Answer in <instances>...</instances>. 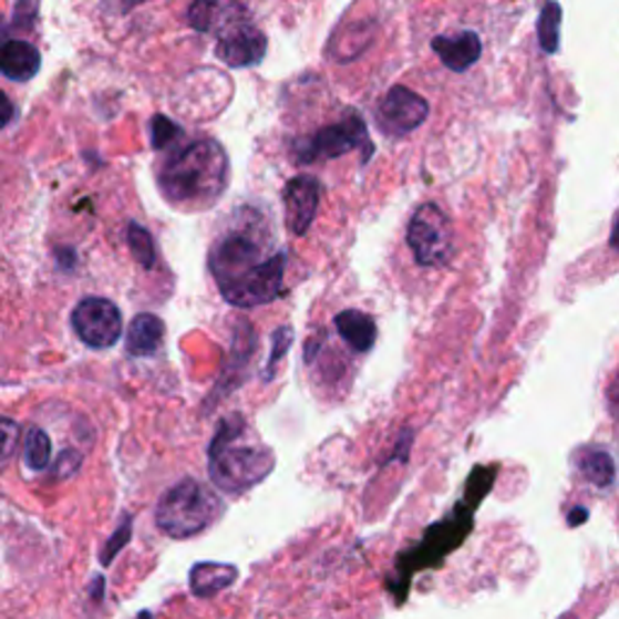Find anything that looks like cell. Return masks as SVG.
I'll return each mask as SVG.
<instances>
[{
	"instance_id": "6da1fadb",
	"label": "cell",
	"mask_w": 619,
	"mask_h": 619,
	"mask_svg": "<svg viewBox=\"0 0 619 619\" xmlns=\"http://www.w3.org/2000/svg\"><path fill=\"white\" fill-rule=\"evenodd\" d=\"M288 255L269 247V235L257 223L233 228L210 249L208 265L220 296L235 308H259L283 296Z\"/></svg>"
},
{
	"instance_id": "7a4b0ae2",
	"label": "cell",
	"mask_w": 619,
	"mask_h": 619,
	"mask_svg": "<svg viewBox=\"0 0 619 619\" xmlns=\"http://www.w3.org/2000/svg\"><path fill=\"white\" fill-rule=\"evenodd\" d=\"M230 163L214 138H199L175 151L157 173V187L175 206L206 208L228 187Z\"/></svg>"
},
{
	"instance_id": "3957f363",
	"label": "cell",
	"mask_w": 619,
	"mask_h": 619,
	"mask_svg": "<svg viewBox=\"0 0 619 619\" xmlns=\"http://www.w3.org/2000/svg\"><path fill=\"white\" fill-rule=\"evenodd\" d=\"M245 433L243 416L220 421L216 439L208 447V474L220 492L240 496L265 482L274 470V453L265 445L240 443Z\"/></svg>"
},
{
	"instance_id": "277c9868",
	"label": "cell",
	"mask_w": 619,
	"mask_h": 619,
	"mask_svg": "<svg viewBox=\"0 0 619 619\" xmlns=\"http://www.w3.org/2000/svg\"><path fill=\"white\" fill-rule=\"evenodd\" d=\"M223 513H226V504L208 484L199 479H182L157 502L155 525L165 537L189 539L216 525Z\"/></svg>"
},
{
	"instance_id": "5b68a950",
	"label": "cell",
	"mask_w": 619,
	"mask_h": 619,
	"mask_svg": "<svg viewBox=\"0 0 619 619\" xmlns=\"http://www.w3.org/2000/svg\"><path fill=\"white\" fill-rule=\"evenodd\" d=\"M453 223L439 204L419 206L406 228V245L421 267H443L453 255Z\"/></svg>"
},
{
	"instance_id": "8992f818",
	"label": "cell",
	"mask_w": 619,
	"mask_h": 619,
	"mask_svg": "<svg viewBox=\"0 0 619 619\" xmlns=\"http://www.w3.org/2000/svg\"><path fill=\"white\" fill-rule=\"evenodd\" d=\"M365 124L359 114H349L344 122L314 131L312 136L296 143L298 163H322L347 155L349 151L365 146Z\"/></svg>"
},
{
	"instance_id": "52a82bcc",
	"label": "cell",
	"mask_w": 619,
	"mask_h": 619,
	"mask_svg": "<svg viewBox=\"0 0 619 619\" xmlns=\"http://www.w3.org/2000/svg\"><path fill=\"white\" fill-rule=\"evenodd\" d=\"M71 322L78 339L90 349H110L122 337V310L112 300L87 296L73 308Z\"/></svg>"
},
{
	"instance_id": "ba28073f",
	"label": "cell",
	"mask_w": 619,
	"mask_h": 619,
	"mask_svg": "<svg viewBox=\"0 0 619 619\" xmlns=\"http://www.w3.org/2000/svg\"><path fill=\"white\" fill-rule=\"evenodd\" d=\"M429 102L416 95L414 90L404 85H394L388 90V95L380 100L375 110V122L385 136H406L416 131L429 116Z\"/></svg>"
},
{
	"instance_id": "9c48e42d",
	"label": "cell",
	"mask_w": 619,
	"mask_h": 619,
	"mask_svg": "<svg viewBox=\"0 0 619 619\" xmlns=\"http://www.w3.org/2000/svg\"><path fill=\"white\" fill-rule=\"evenodd\" d=\"M216 56L230 69H252L267 56V34L252 18L237 22L216 37Z\"/></svg>"
},
{
	"instance_id": "30bf717a",
	"label": "cell",
	"mask_w": 619,
	"mask_h": 619,
	"mask_svg": "<svg viewBox=\"0 0 619 619\" xmlns=\"http://www.w3.org/2000/svg\"><path fill=\"white\" fill-rule=\"evenodd\" d=\"M322 184L318 177L300 175L293 177L283 187V208H286V226L293 235L302 237L314 220V214L320 208Z\"/></svg>"
},
{
	"instance_id": "8fae6325",
	"label": "cell",
	"mask_w": 619,
	"mask_h": 619,
	"mask_svg": "<svg viewBox=\"0 0 619 619\" xmlns=\"http://www.w3.org/2000/svg\"><path fill=\"white\" fill-rule=\"evenodd\" d=\"M243 20H249V10L243 0H192L187 10V22L196 32L216 37Z\"/></svg>"
},
{
	"instance_id": "7c38bea8",
	"label": "cell",
	"mask_w": 619,
	"mask_h": 619,
	"mask_svg": "<svg viewBox=\"0 0 619 619\" xmlns=\"http://www.w3.org/2000/svg\"><path fill=\"white\" fill-rule=\"evenodd\" d=\"M436 56L443 61L445 69L453 73H465L482 56V39L474 32H460L455 37H436L431 42Z\"/></svg>"
},
{
	"instance_id": "4fadbf2b",
	"label": "cell",
	"mask_w": 619,
	"mask_h": 619,
	"mask_svg": "<svg viewBox=\"0 0 619 619\" xmlns=\"http://www.w3.org/2000/svg\"><path fill=\"white\" fill-rule=\"evenodd\" d=\"M42 69V54L24 39H8L0 49V71L12 83H28Z\"/></svg>"
},
{
	"instance_id": "5bb4252c",
	"label": "cell",
	"mask_w": 619,
	"mask_h": 619,
	"mask_svg": "<svg viewBox=\"0 0 619 619\" xmlns=\"http://www.w3.org/2000/svg\"><path fill=\"white\" fill-rule=\"evenodd\" d=\"M165 324L157 314L141 312L126 329V351L136 359H151L163 349Z\"/></svg>"
},
{
	"instance_id": "9a60e30c",
	"label": "cell",
	"mask_w": 619,
	"mask_h": 619,
	"mask_svg": "<svg viewBox=\"0 0 619 619\" xmlns=\"http://www.w3.org/2000/svg\"><path fill=\"white\" fill-rule=\"evenodd\" d=\"M334 327H337L339 337L344 339L355 353H365L375 347L378 327H375L373 318H368V314L361 310L339 312L334 318Z\"/></svg>"
},
{
	"instance_id": "2e32d148",
	"label": "cell",
	"mask_w": 619,
	"mask_h": 619,
	"mask_svg": "<svg viewBox=\"0 0 619 619\" xmlns=\"http://www.w3.org/2000/svg\"><path fill=\"white\" fill-rule=\"evenodd\" d=\"M237 569L230 564H218V561H202L196 564L189 581H192V592L196 598H210L218 596L220 590H226L235 584Z\"/></svg>"
},
{
	"instance_id": "e0dca14e",
	"label": "cell",
	"mask_w": 619,
	"mask_h": 619,
	"mask_svg": "<svg viewBox=\"0 0 619 619\" xmlns=\"http://www.w3.org/2000/svg\"><path fill=\"white\" fill-rule=\"evenodd\" d=\"M578 470L598 489H608L615 482V460L608 451H600V447H586V451L578 453Z\"/></svg>"
},
{
	"instance_id": "ac0fdd59",
	"label": "cell",
	"mask_w": 619,
	"mask_h": 619,
	"mask_svg": "<svg viewBox=\"0 0 619 619\" xmlns=\"http://www.w3.org/2000/svg\"><path fill=\"white\" fill-rule=\"evenodd\" d=\"M371 39H373V30L368 28V22H353L349 28H341L334 34L329 51H332V56H337L339 61H351L359 54H363L368 44H371Z\"/></svg>"
},
{
	"instance_id": "d6986e66",
	"label": "cell",
	"mask_w": 619,
	"mask_h": 619,
	"mask_svg": "<svg viewBox=\"0 0 619 619\" xmlns=\"http://www.w3.org/2000/svg\"><path fill=\"white\" fill-rule=\"evenodd\" d=\"M559 28H561V8L559 3H555V0H547L537 20V39L545 54H557Z\"/></svg>"
},
{
	"instance_id": "ffe728a7",
	"label": "cell",
	"mask_w": 619,
	"mask_h": 619,
	"mask_svg": "<svg viewBox=\"0 0 619 619\" xmlns=\"http://www.w3.org/2000/svg\"><path fill=\"white\" fill-rule=\"evenodd\" d=\"M51 463V439L44 429L32 426L24 436V465L30 470H47Z\"/></svg>"
},
{
	"instance_id": "44dd1931",
	"label": "cell",
	"mask_w": 619,
	"mask_h": 619,
	"mask_svg": "<svg viewBox=\"0 0 619 619\" xmlns=\"http://www.w3.org/2000/svg\"><path fill=\"white\" fill-rule=\"evenodd\" d=\"M126 240H128L131 252H134L138 265L143 269H151L155 265V245H153L151 233L143 226H138V223H128Z\"/></svg>"
},
{
	"instance_id": "7402d4cb",
	"label": "cell",
	"mask_w": 619,
	"mask_h": 619,
	"mask_svg": "<svg viewBox=\"0 0 619 619\" xmlns=\"http://www.w3.org/2000/svg\"><path fill=\"white\" fill-rule=\"evenodd\" d=\"M151 128H153V148H157V151H165L169 143L177 138V134H182V128L175 126L165 116H155Z\"/></svg>"
},
{
	"instance_id": "603a6c76",
	"label": "cell",
	"mask_w": 619,
	"mask_h": 619,
	"mask_svg": "<svg viewBox=\"0 0 619 619\" xmlns=\"http://www.w3.org/2000/svg\"><path fill=\"white\" fill-rule=\"evenodd\" d=\"M83 463V455L78 453V451H63L56 460V465L51 467V477L54 479H69L73 477V474L78 472V467H81Z\"/></svg>"
},
{
	"instance_id": "cb8c5ba5",
	"label": "cell",
	"mask_w": 619,
	"mask_h": 619,
	"mask_svg": "<svg viewBox=\"0 0 619 619\" xmlns=\"http://www.w3.org/2000/svg\"><path fill=\"white\" fill-rule=\"evenodd\" d=\"M291 341H293V332H291V329H288V327H281L279 332L274 334V353H271V359H269V363H267L269 371H274V365L283 359L286 351H288V347H291Z\"/></svg>"
},
{
	"instance_id": "d4e9b609",
	"label": "cell",
	"mask_w": 619,
	"mask_h": 619,
	"mask_svg": "<svg viewBox=\"0 0 619 619\" xmlns=\"http://www.w3.org/2000/svg\"><path fill=\"white\" fill-rule=\"evenodd\" d=\"M128 535H131V525H128V518L124 520V525H122V533L118 535H112V539H110V545L104 547V551H102V564L107 566V564H112V557L116 555L118 549H122L124 545H126V539H128Z\"/></svg>"
},
{
	"instance_id": "484cf974",
	"label": "cell",
	"mask_w": 619,
	"mask_h": 619,
	"mask_svg": "<svg viewBox=\"0 0 619 619\" xmlns=\"http://www.w3.org/2000/svg\"><path fill=\"white\" fill-rule=\"evenodd\" d=\"M141 3H146V0H104V8L112 12H131Z\"/></svg>"
},
{
	"instance_id": "4316f807",
	"label": "cell",
	"mask_w": 619,
	"mask_h": 619,
	"mask_svg": "<svg viewBox=\"0 0 619 619\" xmlns=\"http://www.w3.org/2000/svg\"><path fill=\"white\" fill-rule=\"evenodd\" d=\"M3 431H6V460H8L12 453V433H16V424H12L10 419H6Z\"/></svg>"
},
{
	"instance_id": "83f0119b",
	"label": "cell",
	"mask_w": 619,
	"mask_h": 619,
	"mask_svg": "<svg viewBox=\"0 0 619 619\" xmlns=\"http://www.w3.org/2000/svg\"><path fill=\"white\" fill-rule=\"evenodd\" d=\"M586 518H588V510L586 508H576V510L569 513V525H574V528H576V525H581Z\"/></svg>"
},
{
	"instance_id": "f1b7e54d",
	"label": "cell",
	"mask_w": 619,
	"mask_h": 619,
	"mask_svg": "<svg viewBox=\"0 0 619 619\" xmlns=\"http://www.w3.org/2000/svg\"><path fill=\"white\" fill-rule=\"evenodd\" d=\"M610 245H612V249H617V252H619V220L615 223V230L610 235Z\"/></svg>"
}]
</instances>
